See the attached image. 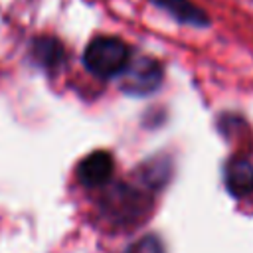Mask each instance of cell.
I'll return each instance as SVG.
<instances>
[{"label":"cell","mask_w":253,"mask_h":253,"mask_svg":"<svg viewBox=\"0 0 253 253\" xmlns=\"http://www.w3.org/2000/svg\"><path fill=\"white\" fill-rule=\"evenodd\" d=\"M152 2L158 4L160 8H164L166 12H170L176 20H180L184 24H192V26H206L208 24L206 14L188 0H152Z\"/></svg>","instance_id":"cell-7"},{"label":"cell","mask_w":253,"mask_h":253,"mask_svg":"<svg viewBox=\"0 0 253 253\" xmlns=\"http://www.w3.org/2000/svg\"><path fill=\"white\" fill-rule=\"evenodd\" d=\"M121 77H123V81H121L123 91L130 93L134 97H144L160 87L162 67L158 61H154L150 57H136V59H128Z\"/></svg>","instance_id":"cell-2"},{"label":"cell","mask_w":253,"mask_h":253,"mask_svg":"<svg viewBox=\"0 0 253 253\" xmlns=\"http://www.w3.org/2000/svg\"><path fill=\"white\" fill-rule=\"evenodd\" d=\"M109 211L126 223L138 219L144 213L142 196L130 188H119L117 192L109 194Z\"/></svg>","instance_id":"cell-4"},{"label":"cell","mask_w":253,"mask_h":253,"mask_svg":"<svg viewBox=\"0 0 253 253\" xmlns=\"http://www.w3.org/2000/svg\"><path fill=\"white\" fill-rule=\"evenodd\" d=\"M32 53H34L36 61L47 69H53V67L61 65V61H63V47L51 36L36 38L32 43Z\"/></svg>","instance_id":"cell-6"},{"label":"cell","mask_w":253,"mask_h":253,"mask_svg":"<svg viewBox=\"0 0 253 253\" xmlns=\"http://www.w3.org/2000/svg\"><path fill=\"white\" fill-rule=\"evenodd\" d=\"M225 186L235 198L249 196L253 192V164L245 158H233L225 166Z\"/></svg>","instance_id":"cell-5"},{"label":"cell","mask_w":253,"mask_h":253,"mask_svg":"<svg viewBox=\"0 0 253 253\" xmlns=\"http://www.w3.org/2000/svg\"><path fill=\"white\" fill-rule=\"evenodd\" d=\"M128 253H164V247L160 243V239H156L154 235H146L142 239H138Z\"/></svg>","instance_id":"cell-8"},{"label":"cell","mask_w":253,"mask_h":253,"mask_svg":"<svg viewBox=\"0 0 253 253\" xmlns=\"http://www.w3.org/2000/svg\"><path fill=\"white\" fill-rule=\"evenodd\" d=\"M128 59H130V53H128L126 43L111 36H99L91 40L83 53L85 67L93 75L103 77V79L121 75Z\"/></svg>","instance_id":"cell-1"},{"label":"cell","mask_w":253,"mask_h":253,"mask_svg":"<svg viewBox=\"0 0 253 253\" xmlns=\"http://www.w3.org/2000/svg\"><path fill=\"white\" fill-rule=\"evenodd\" d=\"M113 174V158L109 152L97 150L83 158V162L77 168V176L85 186H101L105 184Z\"/></svg>","instance_id":"cell-3"}]
</instances>
